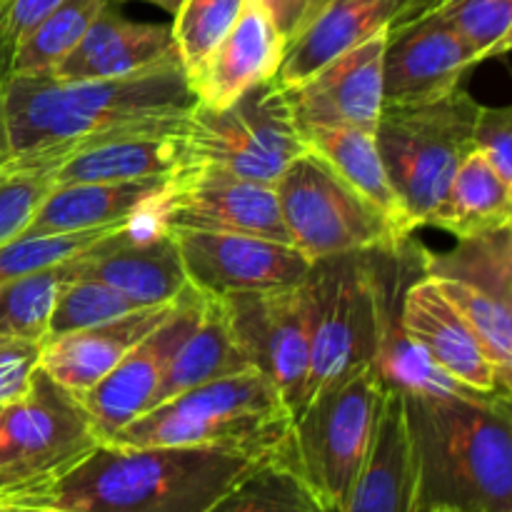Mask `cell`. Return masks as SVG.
I'll return each instance as SVG.
<instances>
[{
  "label": "cell",
  "instance_id": "cell-26",
  "mask_svg": "<svg viewBox=\"0 0 512 512\" xmlns=\"http://www.w3.org/2000/svg\"><path fill=\"white\" fill-rule=\"evenodd\" d=\"M300 133L310 153L318 155L365 203L388 218L403 238H413L398 195L385 173L383 158L375 145V133L360 128H338V125H305Z\"/></svg>",
  "mask_w": 512,
  "mask_h": 512
},
{
  "label": "cell",
  "instance_id": "cell-44",
  "mask_svg": "<svg viewBox=\"0 0 512 512\" xmlns=\"http://www.w3.org/2000/svg\"><path fill=\"white\" fill-rule=\"evenodd\" d=\"M5 175H8V173H0V180H3V178H5Z\"/></svg>",
  "mask_w": 512,
  "mask_h": 512
},
{
  "label": "cell",
  "instance_id": "cell-23",
  "mask_svg": "<svg viewBox=\"0 0 512 512\" xmlns=\"http://www.w3.org/2000/svg\"><path fill=\"white\" fill-rule=\"evenodd\" d=\"M168 180L170 175L125 180V183L55 185L20 235L80 233V230L133 223L148 213Z\"/></svg>",
  "mask_w": 512,
  "mask_h": 512
},
{
  "label": "cell",
  "instance_id": "cell-24",
  "mask_svg": "<svg viewBox=\"0 0 512 512\" xmlns=\"http://www.w3.org/2000/svg\"><path fill=\"white\" fill-rule=\"evenodd\" d=\"M408 500L410 470L403 395L393 388H383L368 458L338 512H408Z\"/></svg>",
  "mask_w": 512,
  "mask_h": 512
},
{
  "label": "cell",
  "instance_id": "cell-19",
  "mask_svg": "<svg viewBox=\"0 0 512 512\" xmlns=\"http://www.w3.org/2000/svg\"><path fill=\"white\" fill-rule=\"evenodd\" d=\"M440 3L443 0H323L305 28L285 45L273 80L280 90L290 88L335 55L405 20L418 18Z\"/></svg>",
  "mask_w": 512,
  "mask_h": 512
},
{
  "label": "cell",
  "instance_id": "cell-28",
  "mask_svg": "<svg viewBox=\"0 0 512 512\" xmlns=\"http://www.w3.org/2000/svg\"><path fill=\"white\" fill-rule=\"evenodd\" d=\"M428 225L453 233L458 240L512 225V183L500 178L493 165L473 150L455 170L453 183Z\"/></svg>",
  "mask_w": 512,
  "mask_h": 512
},
{
  "label": "cell",
  "instance_id": "cell-17",
  "mask_svg": "<svg viewBox=\"0 0 512 512\" xmlns=\"http://www.w3.org/2000/svg\"><path fill=\"white\" fill-rule=\"evenodd\" d=\"M73 278L98 280L145 308L173 303L188 285L173 235L150 223L148 213L78 255Z\"/></svg>",
  "mask_w": 512,
  "mask_h": 512
},
{
  "label": "cell",
  "instance_id": "cell-35",
  "mask_svg": "<svg viewBox=\"0 0 512 512\" xmlns=\"http://www.w3.org/2000/svg\"><path fill=\"white\" fill-rule=\"evenodd\" d=\"M123 225L80 230V233L18 235L10 243L0 245V285L13 278H20V275L40 273V270L55 268V265L65 263V260L78 258V255H83L95 243L113 235Z\"/></svg>",
  "mask_w": 512,
  "mask_h": 512
},
{
  "label": "cell",
  "instance_id": "cell-14",
  "mask_svg": "<svg viewBox=\"0 0 512 512\" xmlns=\"http://www.w3.org/2000/svg\"><path fill=\"white\" fill-rule=\"evenodd\" d=\"M203 305L205 293L195 290L190 283L185 285L168 318L153 333L145 335L90 393L80 398L103 443L153 408L165 363L175 345L198 323Z\"/></svg>",
  "mask_w": 512,
  "mask_h": 512
},
{
  "label": "cell",
  "instance_id": "cell-37",
  "mask_svg": "<svg viewBox=\"0 0 512 512\" xmlns=\"http://www.w3.org/2000/svg\"><path fill=\"white\" fill-rule=\"evenodd\" d=\"M243 5L245 0H183L180 3L170 30H173L175 48H178L185 73H190L233 28Z\"/></svg>",
  "mask_w": 512,
  "mask_h": 512
},
{
  "label": "cell",
  "instance_id": "cell-38",
  "mask_svg": "<svg viewBox=\"0 0 512 512\" xmlns=\"http://www.w3.org/2000/svg\"><path fill=\"white\" fill-rule=\"evenodd\" d=\"M53 188L50 173H8L0 180V245L23 233Z\"/></svg>",
  "mask_w": 512,
  "mask_h": 512
},
{
  "label": "cell",
  "instance_id": "cell-25",
  "mask_svg": "<svg viewBox=\"0 0 512 512\" xmlns=\"http://www.w3.org/2000/svg\"><path fill=\"white\" fill-rule=\"evenodd\" d=\"M183 133H143L105 140L48 170L53 185L125 183L165 178L183 168Z\"/></svg>",
  "mask_w": 512,
  "mask_h": 512
},
{
  "label": "cell",
  "instance_id": "cell-42",
  "mask_svg": "<svg viewBox=\"0 0 512 512\" xmlns=\"http://www.w3.org/2000/svg\"><path fill=\"white\" fill-rule=\"evenodd\" d=\"M108 3H123V0H108ZM140 3L158 5L160 10H165V13L175 15V13H178V8H180V3H183V0H140Z\"/></svg>",
  "mask_w": 512,
  "mask_h": 512
},
{
  "label": "cell",
  "instance_id": "cell-29",
  "mask_svg": "<svg viewBox=\"0 0 512 512\" xmlns=\"http://www.w3.org/2000/svg\"><path fill=\"white\" fill-rule=\"evenodd\" d=\"M423 275L453 278L473 285L480 293L512 303V228L460 238L448 253L420 250Z\"/></svg>",
  "mask_w": 512,
  "mask_h": 512
},
{
  "label": "cell",
  "instance_id": "cell-2",
  "mask_svg": "<svg viewBox=\"0 0 512 512\" xmlns=\"http://www.w3.org/2000/svg\"><path fill=\"white\" fill-rule=\"evenodd\" d=\"M400 395L408 512H512L510 395Z\"/></svg>",
  "mask_w": 512,
  "mask_h": 512
},
{
  "label": "cell",
  "instance_id": "cell-45",
  "mask_svg": "<svg viewBox=\"0 0 512 512\" xmlns=\"http://www.w3.org/2000/svg\"><path fill=\"white\" fill-rule=\"evenodd\" d=\"M0 512H10V510L8 508H0Z\"/></svg>",
  "mask_w": 512,
  "mask_h": 512
},
{
  "label": "cell",
  "instance_id": "cell-6",
  "mask_svg": "<svg viewBox=\"0 0 512 512\" xmlns=\"http://www.w3.org/2000/svg\"><path fill=\"white\" fill-rule=\"evenodd\" d=\"M305 295L310 365L303 408L325 390L373 368L380 338L378 250L315 260L305 278Z\"/></svg>",
  "mask_w": 512,
  "mask_h": 512
},
{
  "label": "cell",
  "instance_id": "cell-20",
  "mask_svg": "<svg viewBox=\"0 0 512 512\" xmlns=\"http://www.w3.org/2000/svg\"><path fill=\"white\" fill-rule=\"evenodd\" d=\"M285 43L258 0H245L233 28L188 75L195 103L225 108L255 85L273 80Z\"/></svg>",
  "mask_w": 512,
  "mask_h": 512
},
{
  "label": "cell",
  "instance_id": "cell-7",
  "mask_svg": "<svg viewBox=\"0 0 512 512\" xmlns=\"http://www.w3.org/2000/svg\"><path fill=\"white\" fill-rule=\"evenodd\" d=\"M100 443L83 400L38 365L23 398L0 408V508L53 485Z\"/></svg>",
  "mask_w": 512,
  "mask_h": 512
},
{
  "label": "cell",
  "instance_id": "cell-9",
  "mask_svg": "<svg viewBox=\"0 0 512 512\" xmlns=\"http://www.w3.org/2000/svg\"><path fill=\"white\" fill-rule=\"evenodd\" d=\"M183 168H208L275 185L308 150L275 80L255 85L225 108L195 103L185 118Z\"/></svg>",
  "mask_w": 512,
  "mask_h": 512
},
{
  "label": "cell",
  "instance_id": "cell-46",
  "mask_svg": "<svg viewBox=\"0 0 512 512\" xmlns=\"http://www.w3.org/2000/svg\"><path fill=\"white\" fill-rule=\"evenodd\" d=\"M0 5H3V0H0Z\"/></svg>",
  "mask_w": 512,
  "mask_h": 512
},
{
  "label": "cell",
  "instance_id": "cell-34",
  "mask_svg": "<svg viewBox=\"0 0 512 512\" xmlns=\"http://www.w3.org/2000/svg\"><path fill=\"white\" fill-rule=\"evenodd\" d=\"M143 308L145 305H140L138 300L110 288V285L88 278H73L58 293L53 313H50L45 340L55 338V335L73 333V330L103 325L108 320L123 318V315Z\"/></svg>",
  "mask_w": 512,
  "mask_h": 512
},
{
  "label": "cell",
  "instance_id": "cell-39",
  "mask_svg": "<svg viewBox=\"0 0 512 512\" xmlns=\"http://www.w3.org/2000/svg\"><path fill=\"white\" fill-rule=\"evenodd\" d=\"M473 148L488 160L495 173L512 183V110L480 105L473 130Z\"/></svg>",
  "mask_w": 512,
  "mask_h": 512
},
{
  "label": "cell",
  "instance_id": "cell-1",
  "mask_svg": "<svg viewBox=\"0 0 512 512\" xmlns=\"http://www.w3.org/2000/svg\"><path fill=\"white\" fill-rule=\"evenodd\" d=\"M195 98L183 65L120 80H0V173H48L90 145L183 133Z\"/></svg>",
  "mask_w": 512,
  "mask_h": 512
},
{
  "label": "cell",
  "instance_id": "cell-11",
  "mask_svg": "<svg viewBox=\"0 0 512 512\" xmlns=\"http://www.w3.org/2000/svg\"><path fill=\"white\" fill-rule=\"evenodd\" d=\"M245 363L270 380L293 418L303 408L310 365V315L305 280L293 288L218 298Z\"/></svg>",
  "mask_w": 512,
  "mask_h": 512
},
{
  "label": "cell",
  "instance_id": "cell-4",
  "mask_svg": "<svg viewBox=\"0 0 512 512\" xmlns=\"http://www.w3.org/2000/svg\"><path fill=\"white\" fill-rule=\"evenodd\" d=\"M293 410L258 370L225 375L175 395L135 418L105 443L213 448L253 460L280 458Z\"/></svg>",
  "mask_w": 512,
  "mask_h": 512
},
{
  "label": "cell",
  "instance_id": "cell-8",
  "mask_svg": "<svg viewBox=\"0 0 512 512\" xmlns=\"http://www.w3.org/2000/svg\"><path fill=\"white\" fill-rule=\"evenodd\" d=\"M380 385L375 368L325 390L293 418L280 463L295 473L318 508L338 512L368 458L378 423Z\"/></svg>",
  "mask_w": 512,
  "mask_h": 512
},
{
  "label": "cell",
  "instance_id": "cell-13",
  "mask_svg": "<svg viewBox=\"0 0 512 512\" xmlns=\"http://www.w3.org/2000/svg\"><path fill=\"white\" fill-rule=\"evenodd\" d=\"M188 283L213 298L293 288L308 278L310 260L295 245L238 233L170 230Z\"/></svg>",
  "mask_w": 512,
  "mask_h": 512
},
{
  "label": "cell",
  "instance_id": "cell-21",
  "mask_svg": "<svg viewBox=\"0 0 512 512\" xmlns=\"http://www.w3.org/2000/svg\"><path fill=\"white\" fill-rule=\"evenodd\" d=\"M180 63L170 25L133 23L108 3L53 75L65 80H120Z\"/></svg>",
  "mask_w": 512,
  "mask_h": 512
},
{
  "label": "cell",
  "instance_id": "cell-12",
  "mask_svg": "<svg viewBox=\"0 0 512 512\" xmlns=\"http://www.w3.org/2000/svg\"><path fill=\"white\" fill-rule=\"evenodd\" d=\"M148 220L165 230L258 235L290 243L275 185L208 168L175 170L160 198L148 208Z\"/></svg>",
  "mask_w": 512,
  "mask_h": 512
},
{
  "label": "cell",
  "instance_id": "cell-32",
  "mask_svg": "<svg viewBox=\"0 0 512 512\" xmlns=\"http://www.w3.org/2000/svg\"><path fill=\"white\" fill-rule=\"evenodd\" d=\"M440 293L448 298L468 323L480 348L485 350L490 363L505 383L512 385V303L480 293L473 285L453 278H433Z\"/></svg>",
  "mask_w": 512,
  "mask_h": 512
},
{
  "label": "cell",
  "instance_id": "cell-22",
  "mask_svg": "<svg viewBox=\"0 0 512 512\" xmlns=\"http://www.w3.org/2000/svg\"><path fill=\"white\" fill-rule=\"evenodd\" d=\"M175 300L143 308L93 328L55 335L40 345V370L68 393L83 398L95 388L140 340L170 315Z\"/></svg>",
  "mask_w": 512,
  "mask_h": 512
},
{
  "label": "cell",
  "instance_id": "cell-31",
  "mask_svg": "<svg viewBox=\"0 0 512 512\" xmlns=\"http://www.w3.org/2000/svg\"><path fill=\"white\" fill-rule=\"evenodd\" d=\"M73 275L75 258L0 285V335L43 345L58 293Z\"/></svg>",
  "mask_w": 512,
  "mask_h": 512
},
{
  "label": "cell",
  "instance_id": "cell-47",
  "mask_svg": "<svg viewBox=\"0 0 512 512\" xmlns=\"http://www.w3.org/2000/svg\"><path fill=\"white\" fill-rule=\"evenodd\" d=\"M0 408H3V405H0Z\"/></svg>",
  "mask_w": 512,
  "mask_h": 512
},
{
  "label": "cell",
  "instance_id": "cell-30",
  "mask_svg": "<svg viewBox=\"0 0 512 512\" xmlns=\"http://www.w3.org/2000/svg\"><path fill=\"white\" fill-rule=\"evenodd\" d=\"M108 0H63L23 40L10 75H53Z\"/></svg>",
  "mask_w": 512,
  "mask_h": 512
},
{
  "label": "cell",
  "instance_id": "cell-5",
  "mask_svg": "<svg viewBox=\"0 0 512 512\" xmlns=\"http://www.w3.org/2000/svg\"><path fill=\"white\" fill-rule=\"evenodd\" d=\"M478 113L480 103L465 88L418 103H383L375 145L413 233L428 225L455 170L475 150Z\"/></svg>",
  "mask_w": 512,
  "mask_h": 512
},
{
  "label": "cell",
  "instance_id": "cell-27",
  "mask_svg": "<svg viewBox=\"0 0 512 512\" xmlns=\"http://www.w3.org/2000/svg\"><path fill=\"white\" fill-rule=\"evenodd\" d=\"M248 368L250 365L245 363L243 353L230 335L218 298L205 295L198 323L175 345L165 363L158 390H155L153 408L185 390H193L210 380L225 378V375L243 373Z\"/></svg>",
  "mask_w": 512,
  "mask_h": 512
},
{
  "label": "cell",
  "instance_id": "cell-16",
  "mask_svg": "<svg viewBox=\"0 0 512 512\" xmlns=\"http://www.w3.org/2000/svg\"><path fill=\"white\" fill-rule=\"evenodd\" d=\"M385 35L388 30L353 45L283 90L298 128L338 125L375 133L383 110Z\"/></svg>",
  "mask_w": 512,
  "mask_h": 512
},
{
  "label": "cell",
  "instance_id": "cell-41",
  "mask_svg": "<svg viewBox=\"0 0 512 512\" xmlns=\"http://www.w3.org/2000/svg\"><path fill=\"white\" fill-rule=\"evenodd\" d=\"M258 3L268 13V18L273 20L283 43L288 45L305 28V23L313 18V13L320 8L323 0H258Z\"/></svg>",
  "mask_w": 512,
  "mask_h": 512
},
{
  "label": "cell",
  "instance_id": "cell-43",
  "mask_svg": "<svg viewBox=\"0 0 512 512\" xmlns=\"http://www.w3.org/2000/svg\"><path fill=\"white\" fill-rule=\"evenodd\" d=\"M10 512H65L55 508H43V505H18V508H8Z\"/></svg>",
  "mask_w": 512,
  "mask_h": 512
},
{
  "label": "cell",
  "instance_id": "cell-33",
  "mask_svg": "<svg viewBox=\"0 0 512 512\" xmlns=\"http://www.w3.org/2000/svg\"><path fill=\"white\" fill-rule=\"evenodd\" d=\"M318 503L278 458L255 465L205 512H318Z\"/></svg>",
  "mask_w": 512,
  "mask_h": 512
},
{
  "label": "cell",
  "instance_id": "cell-18",
  "mask_svg": "<svg viewBox=\"0 0 512 512\" xmlns=\"http://www.w3.org/2000/svg\"><path fill=\"white\" fill-rule=\"evenodd\" d=\"M400 328L410 343L448 378L483 395H512L478 338L430 275L420 273L400 298Z\"/></svg>",
  "mask_w": 512,
  "mask_h": 512
},
{
  "label": "cell",
  "instance_id": "cell-10",
  "mask_svg": "<svg viewBox=\"0 0 512 512\" xmlns=\"http://www.w3.org/2000/svg\"><path fill=\"white\" fill-rule=\"evenodd\" d=\"M275 193L290 243L310 263L345 253L390 250L410 240L310 150L285 168Z\"/></svg>",
  "mask_w": 512,
  "mask_h": 512
},
{
  "label": "cell",
  "instance_id": "cell-15",
  "mask_svg": "<svg viewBox=\"0 0 512 512\" xmlns=\"http://www.w3.org/2000/svg\"><path fill=\"white\" fill-rule=\"evenodd\" d=\"M480 65L438 10L395 25L385 35L383 103H418L463 88Z\"/></svg>",
  "mask_w": 512,
  "mask_h": 512
},
{
  "label": "cell",
  "instance_id": "cell-3",
  "mask_svg": "<svg viewBox=\"0 0 512 512\" xmlns=\"http://www.w3.org/2000/svg\"><path fill=\"white\" fill-rule=\"evenodd\" d=\"M260 463L213 448L100 443L70 473L18 505L65 512H205Z\"/></svg>",
  "mask_w": 512,
  "mask_h": 512
},
{
  "label": "cell",
  "instance_id": "cell-36",
  "mask_svg": "<svg viewBox=\"0 0 512 512\" xmlns=\"http://www.w3.org/2000/svg\"><path fill=\"white\" fill-rule=\"evenodd\" d=\"M435 10L480 63L510 53L512 0H443Z\"/></svg>",
  "mask_w": 512,
  "mask_h": 512
},
{
  "label": "cell",
  "instance_id": "cell-40",
  "mask_svg": "<svg viewBox=\"0 0 512 512\" xmlns=\"http://www.w3.org/2000/svg\"><path fill=\"white\" fill-rule=\"evenodd\" d=\"M40 365V343L0 335V405L23 398Z\"/></svg>",
  "mask_w": 512,
  "mask_h": 512
}]
</instances>
